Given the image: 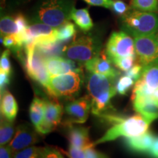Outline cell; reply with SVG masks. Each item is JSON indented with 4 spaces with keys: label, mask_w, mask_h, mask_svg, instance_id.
<instances>
[{
    "label": "cell",
    "mask_w": 158,
    "mask_h": 158,
    "mask_svg": "<svg viewBox=\"0 0 158 158\" xmlns=\"http://www.w3.org/2000/svg\"><path fill=\"white\" fill-rule=\"evenodd\" d=\"M45 110V100L35 96L29 107V117L31 122L37 130L42 124L44 118Z\"/></svg>",
    "instance_id": "cell-21"
},
{
    "label": "cell",
    "mask_w": 158,
    "mask_h": 158,
    "mask_svg": "<svg viewBox=\"0 0 158 158\" xmlns=\"http://www.w3.org/2000/svg\"><path fill=\"white\" fill-rule=\"evenodd\" d=\"M131 7L136 10L155 13L158 11V0H132Z\"/></svg>",
    "instance_id": "cell-26"
},
{
    "label": "cell",
    "mask_w": 158,
    "mask_h": 158,
    "mask_svg": "<svg viewBox=\"0 0 158 158\" xmlns=\"http://www.w3.org/2000/svg\"><path fill=\"white\" fill-rule=\"evenodd\" d=\"M14 17L15 23H16L18 27V29H19V32L16 35H19V36H22L26 32V31H27L29 27L27 18L22 13H18Z\"/></svg>",
    "instance_id": "cell-32"
},
{
    "label": "cell",
    "mask_w": 158,
    "mask_h": 158,
    "mask_svg": "<svg viewBox=\"0 0 158 158\" xmlns=\"http://www.w3.org/2000/svg\"><path fill=\"white\" fill-rule=\"evenodd\" d=\"M15 132L13 122L9 121L7 118L1 116V125H0V144L1 146L6 145L13 139Z\"/></svg>",
    "instance_id": "cell-24"
},
{
    "label": "cell",
    "mask_w": 158,
    "mask_h": 158,
    "mask_svg": "<svg viewBox=\"0 0 158 158\" xmlns=\"http://www.w3.org/2000/svg\"><path fill=\"white\" fill-rule=\"evenodd\" d=\"M60 150L53 147H42L40 158H64Z\"/></svg>",
    "instance_id": "cell-33"
},
{
    "label": "cell",
    "mask_w": 158,
    "mask_h": 158,
    "mask_svg": "<svg viewBox=\"0 0 158 158\" xmlns=\"http://www.w3.org/2000/svg\"><path fill=\"white\" fill-rule=\"evenodd\" d=\"M0 31L1 37L18 34L19 29L15 23V17H12L9 15L2 16L0 21Z\"/></svg>",
    "instance_id": "cell-25"
},
{
    "label": "cell",
    "mask_w": 158,
    "mask_h": 158,
    "mask_svg": "<svg viewBox=\"0 0 158 158\" xmlns=\"http://www.w3.org/2000/svg\"><path fill=\"white\" fill-rule=\"evenodd\" d=\"M65 127H67V138L70 146L84 149L92 143L89 139V127L78 125V124Z\"/></svg>",
    "instance_id": "cell-17"
},
{
    "label": "cell",
    "mask_w": 158,
    "mask_h": 158,
    "mask_svg": "<svg viewBox=\"0 0 158 158\" xmlns=\"http://www.w3.org/2000/svg\"><path fill=\"white\" fill-rule=\"evenodd\" d=\"M111 9L116 14L118 15H124L128 11V6L122 0H114Z\"/></svg>",
    "instance_id": "cell-35"
},
{
    "label": "cell",
    "mask_w": 158,
    "mask_h": 158,
    "mask_svg": "<svg viewBox=\"0 0 158 158\" xmlns=\"http://www.w3.org/2000/svg\"><path fill=\"white\" fill-rule=\"evenodd\" d=\"M93 144H91L84 149L86 155V158H108L107 156L94 149Z\"/></svg>",
    "instance_id": "cell-38"
},
{
    "label": "cell",
    "mask_w": 158,
    "mask_h": 158,
    "mask_svg": "<svg viewBox=\"0 0 158 158\" xmlns=\"http://www.w3.org/2000/svg\"><path fill=\"white\" fill-rule=\"evenodd\" d=\"M62 152L65 154L69 158H86V155L84 149L70 146L69 147L68 151H64L62 149H59Z\"/></svg>",
    "instance_id": "cell-34"
},
{
    "label": "cell",
    "mask_w": 158,
    "mask_h": 158,
    "mask_svg": "<svg viewBox=\"0 0 158 158\" xmlns=\"http://www.w3.org/2000/svg\"><path fill=\"white\" fill-rule=\"evenodd\" d=\"M90 110H92V99L89 95L70 100L64 106L65 118L63 124L67 126L85 123L89 115Z\"/></svg>",
    "instance_id": "cell-8"
},
{
    "label": "cell",
    "mask_w": 158,
    "mask_h": 158,
    "mask_svg": "<svg viewBox=\"0 0 158 158\" xmlns=\"http://www.w3.org/2000/svg\"><path fill=\"white\" fill-rule=\"evenodd\" d=\"M122 30L133 37L157 34L158 15L155 13L134 10H128L121 18Z\"/></svg>",
    "instance_id": "cell-3"
},
{
    "label": "cell",
    "mask_w": 158,
    "mask_h": 158,
    "mask_svg": "<svg viewBox=\"0 0 158 158\" xmlns=\"http://www.w3.org/2000/svg\"><path fill=\"white\" fill-rule=\"evenodd\" d=\"M10 49H6L2 53L1 59H0V71L7 73H12V65L10 60Z\"/></svg>",
    "instance_id": "cell-31"
},
{
    "label": "cell",
    "mask_w": 158,
    "mask_h": 158,
    "mask_svg": "<svg viewBox=\"0 0 158 158\" xmlns=\"http://www.w3.org/2000/svg\"><path fill=\"white\" fill-rule=\"evenodd\" d=\"M157 43H158V32H157ZM158 64V50H157V56H156V58H155V60H154L153 62H152L151 64Z\"/></svg>",
    "instance_id": "cell-43"
},
{
    "label": "cell",
    "mask_w": 158,
    "mask_h": 158,
    "mask_svg": "<svg viewBox=\"0 0 158 158\" xmlns=\"http://www.w3.org/2000/svg\"><path fill=\"white\" fill-rule=\"evenodd\" d=\"M25 57H21L26 72L35 81L40 84L51 96L50 75L46 66L45 59L35 43H31L24 46Z\"/></svg>",
    "instance_id": "cell-4"
},
{
    "label": "cell",
    "mask_w": 158,
    "mask_h": 158,
    "mask_svg": "<svg viewBox=\"0 0 158 158\" xmlns=\"http://www.w3.org/2000/svg\"><path fill=\"white\" fill-rule=\"evenodd\" d=\"M157 34L134 37L135 54L143 68L151 64L157 56L158 50Z\"/></svg>",
    "instance_id": "cell-11"
},
{
    "label": "cell",
    "mask_w": 158,
    "mask_h": 158,
    "mask_svg": "<svg viewBox=\"0 0 158 158\" xmlns=\"http://www.w3.org/2000/svg\"><path fill=\"white\" fill-rule=\"evenodd\" d=\"M83 73L72 72L50 77V98L73 99L78 93L84 83Z\"/></svg>",
    "instance_id": "cell-6"
},
{
    "label": "cell",
    "mask_w": 158,
    "mask_h": 158,
    "mask_svg": "<svg viewBox=\"0 0 158 158\" xmlns=\"http://www.w3.org/2000/svg\"><path fill=\"white\" fill-rule=\"evenodd\" d=\"M135 54L125 57H120L112 59L110 62L115 65L116 68L123 72H127L135 64Z\"/></svg>",
    "instance_id": "cell-28"
},
{
    "label": "cell",
    "mask_w": 158,
    "mask_h": 158,
    "mask_svg": "<svg viewBox=\"0 0 158 158\" xmlns=\"http://www.w3.org/2000/svg\"><path fill=\"white\" fill-rule=\"evenodd\" d=\"M35 130L26 124L18 126L13 139L7 145L13 154L25 148L31 147L38 141V138Z\"/></svg>",
    "instance_id": "cell-13"
},
{
    "label": "cell",
    "mask_w": 158,
    "mask_h": 158,
    "mask_svg": "<svg viewBox=\"0 0 158 158\" xmlns=\"http://www.w3.org/2000/svg\"><path fill=\"white\" fill-rule=\"evenodd\" d=\"M42 147L31 146L13 154V158H40Z\"/></svg>",
    "instance_id": "cell-30"
},
{
    "label": "cell",
    "mask_w": 158,
    "mask_h": 158,
    "mask_svg": "<svg viewBox=\"0 0 158 158\" xmlns=\"http://www.w3.org/2000/svg\"><path fill=\"white\" fill-rule=\"evenodd\" d=\"M10 75L11 74L0 71V89H1V92L5 90L6 87L10 84Z\"/></svg>",
    "instance_id": "cell-39"
},
{
    "label": "cell",
    "mask_w": 158,
    "mask_h": 158,
    "mask_svg": "<svg viewBox=\"0 0 158 158\" xmlns=\"http://www.w3.org/2000/svg\"><path fill=\"white\" fill-rule=\"evenodd\" d=\"M1 116L13 122L16 117L19 106L14 97L7 89L1 92Z\"/></svg>",
    "instance_id": "cell-19"
},
{
    "label": "cell",
    "mask_w": 158,
    "mask_h": 158,
    "mask_svg": "<svg viewBox=\"0 0 158 158\" xmlns=\"http://www.w3.org/2000/svg\"><path fill=\"white\" fill-rule=\"evenodd\" d=\"M31 0H7V7L10 10H15L25 4L28 3Z\"/></svg>",
    "instance_id": "cell-40"
},
{
    "label": "cell",
    "mask_w": 158,
    "mask_h": 158,
    "mask_svg": "<svg viewBox=\"0 0 158 158\" xmlns=\"http://www.w3.org/2000/svg\"><path fill=\"white\" fill-rule=\"evenodd\" d=\"M142 70H143V66L141 64H135L129 70L125 72V75L133 78L136 82L141 78Z\"/></svg>",
    "instance_id": "cell-36"
},
{
    "label": "cell",
    "mask_w": 158,
    "mask_h": 158,
    "mask_svg": "<svg viewBox=\"0 0 158 158\" xmlns=\"http://www.w3.org/2000/svg\"><path fill=\"white\" fill-rule=\"evenodd\" d=\"M139 81L149 88L155 91L158 89V64H149L143 67Z\"/></svg>",
    "instance_id": "cell-22"
},
{
    "label": "cell",
    "mask_w": 158,
    "mask_h": 158,
    "mask_svg": "<svg viewBox=\"0 0 158 158\" xmlns=\"http://www.w3.org/2000/svg\"><path fill=\"white\" fill-rule=\"evenodd\" d=\"M133 108L138 114L141 115L151 124L158 118V104L152 97L136 94L132 96Z\"/></svg>",
    "instance_id": "cell-14"
},
{
    "label": "cell",
    "mask_w": 158,
    "mask_h": 158,
    "mask_svg": "<svg viewBox=\"0 0 158 158\" xmlns=\"http://www.w3.org/2000/svg\"><path fill=\"white\" fill-rule=\"evenodd\" d=\"M6 3H7V0H1V9L5 7Z\"/></svg>",
    "instance_id": "cell-44"
},
{
    "label": "cell",
    "mask_w": 158,
    "mask_h": 158,
    "mask_svg": "<svg viewBox=\"0 0 158 158\" xmlns=\"http://www.w3.org/2000/svg\"><path fill=\"white\" fill-rule=\"evenodd\" d=\"M84 1L91 6L101 7L107 9H111L114 2L113 0H84Z\"/></svg>",
    "instance_id": "cell-37"
},
{
    "label": "cell",
    "mask_w": 158,
    "mask_h": 158,
    "mask_svg": "<svg viewBox=\"0 0 158 158\" xmlns=\"http://www.w3.org/2000/svg\"><path fill=\"white\" fill-rule=\"evenodd\" d=\"M102 43L97 36L85 35L74 39L66 45L63 55L80 63H86L101 53Z\"/></svg>",
    "instance_id": "cell-5"
},
{
    "label": "cell",
    "mask_w": 158,
    "mask_h": 158,
    "mask_svg": "<svg viewBox=\"0 0 158 158\" xmlns=\"http://www.w3.org/2000/svg\"><path fill=\"white\" fill-rule=\"evenodd\" d=\"M147 155L151 158H158V136H155L152 146Z\"/></svg>",
    "instance_id": "cell-41"
},
{
    "label": "cell",
    "mask_w": 158,
    "mask_h": 158,
    "mask_svg": "<svg viewBox=\"0 0 158 158\" xmlns=\"http://www.w3.org/2000/svg\"><path fill=\"white\" fill-rule=\"evenodd\" d=\"M45 66L50 77L72 72L83 73L82 68L78 67L73 60L60 56L47 58L45 59Z\"/></svg>",
    "instance_id": "cell-15"
},
{
    "label": "cell",
    "mask_w": 158,
    "mask_h": 158,
    "mask_svg": "<svg viewBox=\"0 0 158 158\" xmlns=\"http://www.w3.org/2000/svg\"><path fill=\"white\" fill-rule=\"evenodd\" d=\"M76 28L74 23L68 21L58 28V40L66 43L76 37Z\"/></svg>",
    "instance_id": "cell-27"
},
{
    "label": "cell",
    "mask_w": 158,
    "mask_h": 158,
    "mask_svg": "<svg viewBox=\"0 0 158 158\" xmlns=\"http://www.w3.org/2000/svg\"><path fill=\"white\" fill-rule=\"evenodd\" d=\"M19 38L24 45L31 43L37 45L56 41L58 40V28L42 23H33Z\"/></svg>",
    "instance_id": "cell-10"
},
{
    "label": "cell",
    "mask_w": 158,
    "mask_h": 158,
    "mask_svg": "<svg viewBox=\"0 0 158 158\" xmlns=\"http://www.w3.org/2000/svg\"><path fill=\"white\" fill-rule=\"evenodd\" d=\"M135 82V81L133 78L124 74V76L119 77L118 78L117 81H116V91H117L118 94L124 95L131 89Z\"/></svg>",
    "instance_id": "cell-29"
},
{
    "label": "cell",
    "mask_w": 158,
    "mask_h": 158,
    "mask_svg": "<svg viewBox=\"0 0 158 158\" xmlns=\"http://www.w3.org/2000/svg\"><path fill=\"white\" fill-rule=\"evenodd\" d=\"M155 138V136L152 132L147 131L138 136L124 138V143L127 149L134 153L147 155Z\"/></svg>",
    "instance_id": "cell-18"
},
{
    "label": "cell",
    "mask_w": 158,
    "mask_h": 158,
    "mask_svg": "<svg viewBox=\"0 0 158 158\" xmlns=\"http://www.w3.org/2000/svg\"><path fill=\"white\" fill-rule=\"evenodd\" d=\"M64 109L56 99L45 100L44 118L36 131L40 134H47L56 129L62 121Z\"/></svg>",
    "instance_id": "cell-12"
},
{
    "label": "cell",
    "mask_w": 158,
    "mask_h": 158,
    "mask_svg": "<svg viewBox=\"0 0 158 158\" xmlns=\"http://www.w3.org/2000/svg\"><path fill=\"white\" fill-rule=\"evenodd\" d=\"M118 77L89 72L86 77V87L92 100L109 92H117L116 88Z\"/></svg>",
    "instance_id": "cell-9"
},
{
    "label": "cell",
    "mask_w": 158,
    "mask_h": 158,
    "mask_svg": "<svg viewBox=\"0 0 158 158\" xmlns=\"http://www.w3.org/2000/svg\"><path fill=\"white\" fill-rule=\"evenodd\" d=\"M74 7L75 0H37L30 12V20L59 28L71 20Z\"/></svg>",
    "instance_id": "cell-2"
},
{
    "label": "cell",
    "mask_w": 158,
    "mask_h": 158,
    "mask_svg": "<svg viewBox=\"0 0 158 158\" xmlns=\"http://www.w3.org/2000/svg\"><path fill=\"white\" fill-rule=\"evenodd\" d=\"M36 45V44H35ZM38 50L45 59L52 56H58L64 54V50L66 45L64 43L56 40L53 42H48L40 44H37Z\"/></svg>",
    "instance_id": "cell-23"
},
{
    "label": "cell",
    "mask_w": 158,
    "mask_h": 158,
    "mask_svg": "<svg viewBox=\"0 0 158 158\" xmlns=\"http://www.w3.org/2000/svg\"><path fill=\"white\" fill-rule=\"evenodd\" d=\"M100 117L109 122L112 126L101 138L92 142L94 147L98 144L114 141L120 137L127 138L140 135L148 131L150 124L140 114L124 117L113 112L103 114Z\"/></svg>",
    "instance_id": "cell-1"
},
{
    "label": "cell",
    "mask_w": 158,
    "mask_h": 158,
    "mask_svg": "<svg viewBox=\"0 0 158 158\" xmlns=\"http://www.w3.org/2000/svg\"><path fill=\"white\" fill-rule=\"evenodd\" d=\"M106 54L110 61L136 54L134 39L124 31H114L106 43Z\"/></svg>",
    "instance_id": "cell-7"
},
{
    "label": "cell",
    "mask_w": 158,
    "mask_h": 158,
    "mask_svg": "<svg viewBox=\"0 0 158 158\" xmlns=\"http://www.w3.org/2000/svg\"><path fill=\"white\" fill-rule=\"evenodd\" d=\"M0 158H13V153L8 146H1V148H0Z\"/></svg>",
    "instance_id": "cell-42"
},
{
    "label": "cell",
    "mask_w": 158,
    "mask_h": 158,
    "mask_svg": "<svg viewBox=\"0 0 158 158\" xmlns=\"http://www.w3.org/2000/svg\"><path fill=\"white\" fill-rule=\"evenodd\" d=\"M71 20L84 32H88L93 28L94 23L88 8L77 9L74 7L71 13Z\"/></svg>",
    "instance_id": "cell-20"
},
{
    "label": "cell",
    "mask_w": 158,
    "mask_h": 158,
    "mask_svg": "<svg viewBox=\"0 0 158 158\" xmlns=\"http://www.w3.org/2000/svg\"><path fill=\"white\" fill-rule=\"evenodd\" d=\"M112 63L106 54L101 52L88 62L84 63V67L88 72L106 76L119 77L120 73L112 66Z\"/></svg>",
    "instance_id": "cell-16"
}]
</instances>
